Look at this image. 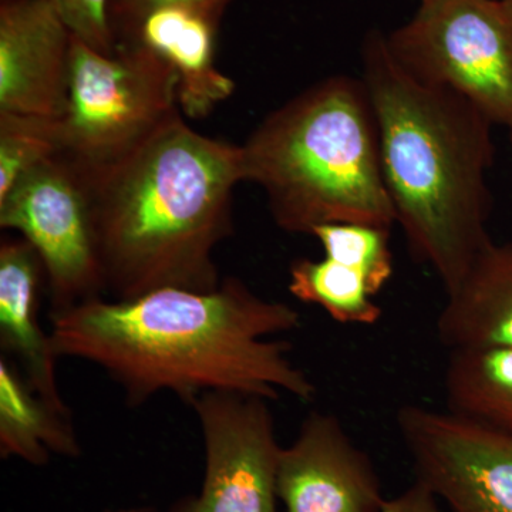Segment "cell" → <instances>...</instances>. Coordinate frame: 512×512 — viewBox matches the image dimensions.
I'll list each match as a JSON object with an SVG mask.
<instances>
[{
    "mask_svg": "<svg viewBox=\"0 0 512 512\" xmlns=\"http://www.w3.org/2000/svg\"><path fill=\"white\" fill-rule=\"evenodd\" d=\"M49 319L56 356L100 367L130 407L161 392L187 404L208 392L315 400V383L292 362L291 346L272 339L301 328L299 312L232 276L211 292L165 288L127 301L103 296Z\"/></svg>",
    "mask_w": 512,
    "mask_h": 512,
    "instance_id": "cell-1",
    "label": "cell"
},
{
    "mask_svg": "<svg viewBox=\"0 0 512 512\" xmlns=\"http://www.w3.org/2000/svg\"><path fill=\"white\" fill-rule=\"evenodd\" d=\"M83 170L109 299L221 285L214 252L234 231L241 146L198 133L181 114L119 163Z\"/></svg>",
    "mask_w": 512,
    "mask_h": 512,
    "instance_id": "cell-2",
    "label": "cell"
},
{
    "mask_svg": "<svg viewBox=\"0 0 512 512\" xmlns=\"http://www.w3.org/2000/svg\"><path fill=\"white\" fill-rule=\"evenodd\" d=\"M362 66L396 224L414 258L450 293L493 242L494 124L460 94L406 72L380 30L363 39Z\"/></svg>",
    "mask_w": 512,
    "mask_h": 512,
    "instance_id": "cell-3",
    "label": "cell"
},
{
    "mask_svg": "<svg viewBox=\"0 0 512 512\" xmlns=\"http://www.w3.org/2000/svg\"><path fill=\"white\" fill-rule=\"evenodd\" d=\"M241 153L244 181L264 190L275 224L289 234L396 224L362 77L332 76L303 90L261 121Z\"/></svg>",
    "mask_w": 512,
    "mask_h": 512,
    "instance_id": "cell-4",
    "label": "cell"
},
{
    "mask_svg": "<svg viewBox=\"0 0 512 512\" xmlns=\"http://www.w3.org/2000/svg\"><path fill=\"white\" fill-rule=\"evenodd\" d=\"M170 63L140 42L111 55L73 36L63 154L86 170L119 163L181 116Z\"/></svg>",
    "mask_w": 512,
    "mask_h": 512,
    "instance_id": "cell-5",
    "label": "cell"
},
{
    "mask_svg": "<svg viewBox=\"0 0 512 512\" xmlns=\"http://www.w3.org/2000/svg\"><path fill=\"white\" fill-rule=\"evenodd\" d=\"M386 40L406 72L460 94L512 134V18L501 0H421Z\"/></svg>",
    "mask_w": 512,
    "mask_h": 512,
    "instance_id": "cell-6",
    "label": "cell"
},
{
    "mask_svg": "<svg viewBox=\"0 0 512 512\" xmlns=\"http://www.w3.org/2000/svg\"><path fill=\"white\" fill-rule=\"evenodd\" d=\"M0 227L19 232L39 255L49 313L103 298L89 180L72 158L59 154L20 178L0 200Z\"/></svg>",
    "mask_w": 512,
    "mask_h": 512,
    "instance_id": "cell-7",
    "label": "cell"
},
{
    "mask_svg": "<svg viewBox=\"0 0 512 512\" xmlns=\"http://www.w3.org/2000/svg\"><path fill=\"white\" fill-rule=\"evenodd\" d=\"M268 402L231 392L192 400L204 439V483L200 494L178 501L171 512H278L282 447Z\"/></svg>",
    "mask_w": 512,
    "mask_h": 512,
    "instance_id": "cell-8",
    "label": "cell"
},
{
    "mask_svg": "<svg viewBox=\"0 0 512 512\" xmlns=\"http://www.w3.org/2000/svg\"><path fill=\"white\" fill-rule=\"evenodd\" d=\"M396 426L416 480L453 512H512V433L419 404Z\"/></svg>",
    "mask_w": 512,
    "mask_h": 512,
    "instance_id": "cell-9",
    "label": "cell"
},
{
    "mask_svg": "<svg viewBox=\"0 0 512 512\" xmlns=\"http://www.w3.org/2000/svg\"><path fill=\"white\" fill-rule=\"evenodd\" d=\"M276 493L286 512H380L386 501L370 457L338 417L322 412L282 447Z\"/></svg>",
    "mask_w": 512,
    "mask_h": 512,
    "instance_id": "cell-10",
    "label": "cell"
},
{
    "mask_svg": "<svg viewBox=\"0 0 512 512\" xmlns=\"http://www.w3.org/2000/svg\"><path fill=\"white\" fill-rule=\"evenodd\" d=\"M73 33L50 0L0 3V111L62 120Z\"/></svg>",
    "mask_w": 512,
    "mask_h": 512,
    "instance_id": "cell-11",
    "label": "cell"
},
{
    "mask_svg": "<svg viewBox=\"0 0 512 512\" xmlns=\"http://www.w3.org/2000/svg\"><path fill=\"white\" fill-rule=\"evenodd\" d=\"M45 268L23 237H6L0 244V345L16 357L33 390L57 412L72 414L57 384L50 333L40 326L39 301Z\"/></svg>",
    "mask_w": 512,
    "mask_h": 512,
    "instance_id": "cell-12",
    "label": "cell"
},
{
    "mask_svg": "<svg viewBox=\"0 0 512 512\" xmlns=\"http://www.w3.org/2000/svg\"><path fill=\"white\" fill-rule=\"evenodd\" d=\"M218 25L184 8L154 10L130 42H140L164 57L177 74L181 113L198 120L210 116L235 92V83L215 66Z\"/></svg>",
    "mask_w": 512,
    "mask_h": 512,
    "instance_id": "cell-13",
    "label": "cell"
},
{
    "mask_svg": "<svg viewBox=\"0 0 512 512\" xmlns=\"http://www.w3.org/2000/svg\"><path fill=\"white\" fill-rule=\"evenodd\" d=\"M451 350L512 346V242H491L477 256L437 318Z\"/></svg>",
    "mask_w": 512,
    "mask_h": 512,
    "instance_id": "cell-14",
    "label": "cell"
},
{
    "mask_svg": "<svg viewBox=\"0 0 512 512\" xmlns=\"http://www.w3.org/2000/svg\"><path fill=\"white\" fill-rule=\"evenodd\" d=\"M82 454L72 414L57 412L30 386L12 360L0 359V456L19 458L35 467L50 456Z\"/></svg>",
    "mask_w": 512,
    "mask_h": 512,
    "instance_id": "cell-15",
    "label": "cell"
},
{
    "mask_svg": "<svg viewBox=\"0 0 512 512\" xmlns=\"http://www.w3.org/2000/svg\"><path fill=\"white\" fill-rule=\"evenodd\" d=\"M450 353L444 375L447 412L512 433V346Z\"/></svg>",
    "mask_w": 512,
    "mask_h": 512,
    "instance_id": "cell-16",
    "label": "cell"
},
{
    "mask_svg": "<svg viewBox=\"0 0 512 512\" xmlns=\"http://www.w3.org/2000/svg\"><path fill=\"white\" fill-rule=\"evenodd\" d=\"M288 289L293 298L318 306L342 325L373 326L382 318V308L375 302L379 292L369 278L328 256L293 261Z\"/></svg>",
    "mask_w": 512,
    "mask_h": 512,
    "instance_id": "cell-17",
    "label": "cell"
},
{
    "mask_svg": "<svg viewBox=\"0 0 512 512\" xmlns=\"http://www.w3.org/2000/svg\"><path fill=\"white\" fill-rule=\"evenodd\" d=\"M63 154L60 120L0 111V200L20 178Z\"/></svg>",
    "mask_w": 512,
    "mask_h": 512,
    "instance_id": "cell-18",
    "label": "cell"
},
{
    "mask_svg": "<svg viewBox=\"0 0 512 512\" xmlns=\"http://www.w3.org/2000/svg\"><path fill=\"white\" fill-rule=\"evenodd\" d=\"M328 258L362 271L377 292H382L393 276L390 229L365 224H326L313 229Z\"/></svg>",
    "mask_w": 512,
    "mask_h": 512,
    "instance_id": "cell-19",
    "label": "cell"
},
{
    "mask_svg": "<svg viewBox=\"0 0 512 512\" xmlns=\"http://www.w3.org/2000/svg\"><path fill=\"white\" fill-rule=\"evenodd\" d=\"M231 0H110V23L117 42H130L138 26L154 10L184 8L200 13L220 26L222 15Z\"/></svg>",
    "mask_w": 512,
    "mask_h": 512,
    "instance_id": "cell-20",
    "label": "cell"
},
{
    "mask_svg": "<svg viewBox=\"0 0 512 512\" xmlns=\"http://www.w3.org/2000/svg\"><path fill=\"white\" fill-rule=\"evenodd\" d=\"M73 36L97 52L111 55L119 42L110 23V0H50Z\"/></svg>",
    "mask_w": 512,
    "mask_h": 512,
    "instance_id": "cell-21",
    "label": "cell"
},
{
    "mask_svg": "<svg viewBox=\"0 0 512 512\" xmlns=\"http://www.w3.org/2000/svg\"><path fill=\"white\" fill-rule=\"evenodd\" d=\"M380 512H440L437 497L416 480L397 497L384 501Z\"/></svg>",
    "mask_w": 512,
    "mask_h": 512,
    "instance_id": "cell-22",
    "label": "cell"
},
{
    "mask_svg": "<svg viewBox=\"0 0 512 512\" xmlns=\"http://www.w3.org/2000/svg\"><path fill=\"white\" fill-rule=\"evenodd\" d=\"M106 512H157L156 508L150 505H140V507L120 508V510H110Z\"/></svg>",
    "mask_w": 512,
    "mask_h": 512,
    "instance_id": "cell-23",
    "label": "cell"
},
{
    "mask_svg": "<svg viewBox=\"0 0 512 512\" xmlns=\"http://www.w3.org/2000/svg\"><path fill=\"white\" fill-rule=\"evenodd\" d=\"M501 2L504 3L505 9L508 10V13H510L512 18V0H501Z\"/></svg>",
    "mask_w": 512,
    "mask_h": 512,
    "instance_id": "cell-24",
    "label": "cell"
},
{
    "mask_svg": "<svg viewBox=\"0 0 512 512\" xmlns=\"http://www.w3.org/2000/svg\"><path fill=\"white\" fill-rule=\"evenodd\" d=\"M510 136H511V144H512V134H510Z\"/></svg>",
    "mask_w": 512,
    "mask_h": 512,
    "instance_id": "cell-25",
    "label": "cell"
},
{
    "mask_svg": "<svg viewBox=\"0 0 512 512\" xmlns=\"http://www.w3.org/2000/svg\"><path fill=\"white\" fill-rule=\"evenodd\" d=\"M420 2H421V0H420Z\"/></svg>",
    "mask_w": 512,
    "mask_h": 512,
    "instance_id": "cell-26",
    "label": "cell"
}]
</instances>
